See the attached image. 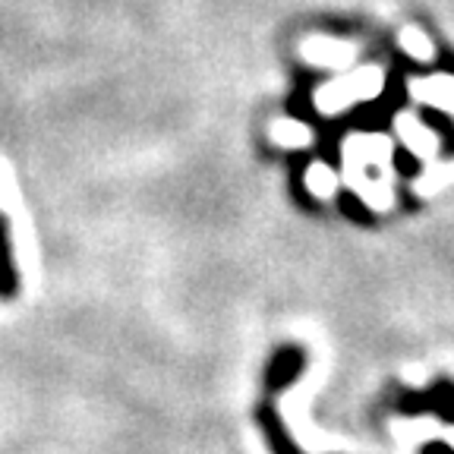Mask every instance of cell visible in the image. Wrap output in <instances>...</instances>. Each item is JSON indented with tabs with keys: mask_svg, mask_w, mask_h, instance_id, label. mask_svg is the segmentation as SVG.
Segmentation results:
<instances>
[{
	"mask_svg": "<svg viewBox=\"0 0 454 454\" xmlns=\"http://www.w3.org/2000/svg\"><path fill=\"white\" fill-rule=\"evenodd\" d=\"M20 287L13 265V243H10V221L0 218V297H13Z\"/></svg>",
	"mask_w": 454,
	"mask_h": 454,
	"instance_id": "obj_1",
	"label": "cell"
},
{
	"mask_svg": "<svg viewBox=\"0 0 454 454\" xmlns=\"http://www.w3.org/2000/svg\"><path fill=\"white\" fill-rule=\"evenodd\" d=\"M259 423L265 426V435H269V442H271V451L275 454H297V448L291 445V439H287V433H284L281 419L271 413V407H262V411H259Z\"/></svg>",
	"mask_w": 454,
	"mask_h": 454,
	"instance_id": "obj_2",
	"label": "cell"
},
{
	"mask_svg": "<svg viewBox=\"0 0 454 454\" xmlns=\"http://www.w3.org/2000/svg\"><path fill=\"white\" fill-rule=\"evenodd\" d=\"M297 369H300V350H294V348L281 350L269 366V385L271 388H278V385L291 382V379L297 376Z\"/></svg>",
	"mask_w": 454,
	"mask_h": 454,
	"instance_id": "obj_3",
	"label": "cell"
},
{
	"mask_svg": "<svg viewBox=\"0 0 454 454\" xmlns=\"http://www.w3.org/2000/svg\"><path fill=\"white\" fill-rule=\"evenodd\" d=\"M401 42H407L411 44V54L413 57H433V44L426 42L423 35H419V32H404V35H401Z\"/></svg>",
	"mask_w": 454,
	"mask_h": 454,
	"instance_id": "obj_4",
	"label": "cell"
}]
</instances>
